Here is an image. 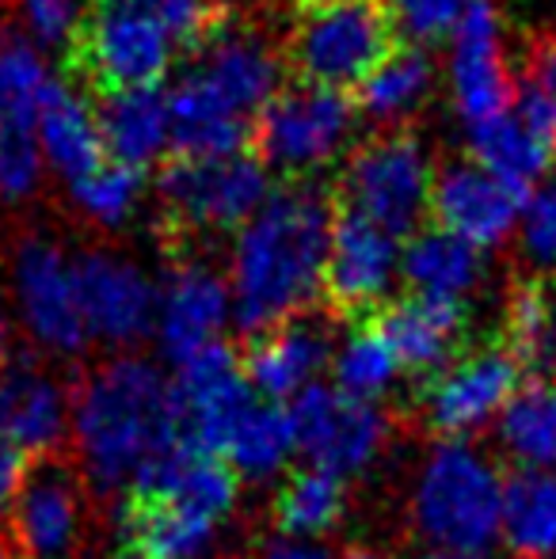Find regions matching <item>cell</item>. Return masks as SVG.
<instances>
[{"label": "cell", "instance_id": "obj_1", "mask_svg": "<svg viewBox=\"0 0 556 559\" xmlns=\"http://www.w3.org/2000/svg\"><path fill=\"white\" fill-rule=\"evenodd\" d=\"M69 435L84 484L127 499L156 464L184 445L176 384L138 354L99 361L73 389Z\"/></svg>", "mask_w": 556, "mask_h": 559}, {"label": "cell", "instance_id": "obj_2", "mask_svg": "<svg viewBox=\"0 0 556 559\" xmlns=\"http://www.w3.org/2000/svg\"><path fill=\"white\" fill-rule=\"evenodd\" d=\"M332 222V199L301 179L271 191L260 214L240 228L229 271L240 335L256 338L309 309L317 289H324Z\"/></svg>", "mask_w": 556, "mask_h": 559}, {"label": "cell", "instance_id": "obj_3", "mask_svg": "<svg viewBox=\"0 0 556 559\" xmlns=\"http://www.w3.org/2000/svg\"><path fill=\"white\" fill-rule=\"evenodd\" d=\"M412 522L435 552L488 556L504 540V476L469 442H438L412 487Z\"/></svg>", "mask_w": 556, "mask_h": 559}, {"label": "cell", "instance_id": "obj_4", "mask_svg": "<svg viewBox=\"0 0 556 559\" xmlns=\"http://www.w3.org/2000/svg\"><path fill=\"white\" fill-rule=\"evenodd\" d=\"M430 191H435V164L409 130H378L351 148L343 164V210L381 225L397 240L416 236L423 228Z\"/></svg>", "mask_w": 556, "mask_h": 559}, {"label": "cell", "instance_id": "obj_5", "mask_svg": "<svg viewBox=\"0 0 556 559\" xmlns=\"http://www.w3.org/2000/svg\"><path fill=\"white\" fill-rule=\"evenodd\" d=\"M393 38L381 0H312L289 35V66L297 81L347 92L393 53Z\"/></svg>", "mask_w": 556, "mask_h": 559}, {"label": "cell", "instance_id": "obj_6", "mask_svg": "<svg viewBox=\"0 0 556 559\" xmlns=\"http://www.w3.org/2000/svg\"><path fill=\"white\" fill-rule=\"evenodd\" d=\"M358 118L363 115L347 92L297 81L256 118V156L268 164V171H282L289 183H301L347 153Z\"/></svg>", "mask_w": 556, "mask_h": 559}, {"label": "cell", "instance_id": "obj_7", "mask_svg": "<svg viewBox=\"0 0 556 559\" xmlns=\"http://www.w3.org/2000/svg\"><path fill=\"white\" fill-rule=\"evenodd\" d=\"M156 194L179 228L240 233L271 199V176L248 148L233 156H176L156 179Z\"/></svg>", "mask_w": 556, "mask_h": 559}, {"label": "cell", "instance_id": "obj_8", "mask_svg": "<svg viewBox=\"0 0 556 559\" xmlns=\"http://www.w3.org/2000/svg\"><path fill=\"white\" fill-rule=\"evenodd\" d=\"M176 38L134 0H96L73 66L104 92L156 88L176 58Z\"/></svg>", "mask_w": 556, "mask_h": 559}, {"label": "cell", "instance_id": "obj_9", "mask_svg": "<svg viewBox=\"0 0 556 559\" xmlns=\"http://www.w3.org/2000/svg\"><path fill=\"white\" fill-rule=\"evenodd\" d=\"M8 514L4 533L15 559H84L88 552V484L76 461L61 453L31 464Z\"/></svg>", "mask_w": 556, "mask_h": 559}, {"label": "cell", "instance_id": "obj_10", "mask_svg": "<svg viewBox=\"0 0 556 559\" xmlns=\"http://www.w3.org/2000/svg\"><path fill=\"white\" fill-rule=\"evenodd\" d=\"M297 449L309 456V468L351 479L366 472L389 442V415L378 404L347 396L335 384H309L289 404Z\"/></svg>", "mask_w": 556, "mask_h": 559}, {"label": "cell", "instance_id": "obj_11", "mask_svg": "<svg viewBox=\"0 0 556 559\" xmlns=\"http://www.w3.org/2000/svg\"><path fill=\"white\" fill-rule=\"evenodd\" d=\"M522 361L507 346L461 354L450 369L423 384V423L446 442L488 427L522 389Z\"/></svg>", "mask_w": 556, "mask_h": 559}, {"label": "cell", "instance_id": "obj_12", "mask_svg": "<svg viewBox=\"0 0 556 559\" xmlns=\"http://www.w3.org/2000/svg\"><path fill=\"white\" fill-rule=\"evenodd\" d=\"M401 240L381 225L335 210L332 243L324 266V297L332 312L366 324L389 305V289L401 271Z\"/></svg>", "mask_w": 556, "mask_h": 559}, {"label": "cell", "instance_id": "obj_13", "mask_svg": "<svg viewBox=\"0 0 556 559\" xmlns=\"http://www.w3.org/2000/svg\"><path fill=\"white\" fill-rule=\"evenodd\" d=\"M176 400H179V423H184V442L199 453L222 456L229 445L237 423L256 404V389L248 384L240 354L229 343H210L184 366H176Z\"/></svg>", "mask_w": 556, "mask_h": 559}, {"label": "cell", "instance_id": "obj_14", "mask_svg": "<svg viewBox=\"0 0 556 559\" xmlns=\"http://www.w3.org/2000/svg\"><path fill=\"white\" fill-rule=\"evenodd\" d=\"M12 289L20 305L23 328L43 350L81 354L88 346V328L76 301L73 263L58 243L31 236L20 243L12 263Z\"/></svg>", "mask_w": 556, "mask_h": 559}, {"label": "cell", "instance_id": "obj_15", "mask_svg": "<svg viewBox=\"0 0 556 559\" xmlns=\"http://www.w3.org/2000/svg\"><path fill=\"white\" fill-rule=\"evenodd\" d=\"M73 282L88 338L107 346H134L156 328L161 294L130 259L115 251H81L73 259Z\"/></svg>", "mask_w": 556, "mask_h": 559}, {"label": "cell", "instance_id": "obj_16", "mask_svg": "<svg viewBox=\"0 0 556 559\" xmlns=\"http://www.w3.org/2000/svg\"><path fill=\"white\" fill-rule=\"evenodd\" d=\"M73 430V392L43 358L20 354L0 373V442L27 461L58 456Z\"/></svg>", "mask_w": 556, "mask_h": 559}, {"label": "cell", "instance_id": "obj_17", "mask_svg": "<svg viewBox=\"0 0 556 559\" xmlns=\"http://www.w3.org/2000/svg\"><path fill=\"white\" fill-rule=\"evenodd\" d=\"M522 202H527V194L499 183L473 156L469 160H461V156L446 160L435 171L430 214H435L438 228L461 236L476 251L499 248V243H507L519 233Z\"/></svg>", "mask_w": 556, "mask_h": 559}, {"label": "cell", "instance_id": "obj_18", "mask_svg": "<svg viewBox=\"0 0 556 559\" xmlns=\"http://www.w3.org/2000/svg\"><path fill=\"white\" fill-rule=\"evenodd\" d=\"M450 96L469 126L507 115V104L514 99L504 23L492 0H476L450 35Z\"/></svg>", "mask_w": 556, "mask_h": 559}, {"label": "cell", "instance_id": "obj_19", "mask_svg": "<svg viewBox=\"0 0 556 559\" xmlns=\"http://www.w3.org/2000/svg\"><path fill=\"white\" fill-rule=\"evenodd\" d=\"M187 73H194L229 111L256 122L282 92V61L275 46L245 27H214L199 46Z\"/></svg>", "mask_w": 556, "mask_h": 559}, {"label": "cell", "instance_id": "obj_20", "mask_svg": "<svg viewBox=\"0 0 556 559\" xmlns=\"http://www.w3.org/2000/svg\"><path fill=\"white\" fill-rule=\"evenodd\" d=\"M332 320L301 312L271 332L248 338L240 366H245L248 384L260 400H268V404L289 400L294 404L309 384H317L320 369L332 366Z\"/></svg>", "mask_w": 556, "mask_h": 559}, {"label": "cell", "instance_id": "obj_21", "mask_svg": "<svg viewBox=\"0 0 556 559\" xmlns=\"http://www.w3.org/2000/svg\"><path fill=\"white\" fill-rule=\"evenodd\" d=\"M233 320V289L214 266L179 263L168 274L156 305V335L161 350L176 366L206 350L222 338V328Z\"/></svg>", "mask_w": 556, "mask_h": 559}, {"label": "cell", "instance_id": "obj_22", "mask_svg": "<svg viewBox=\"0 0 556 559\" xmlns=\"http://www.w3.org/2000/svg\"><path fill=\"white\" fill-rule=\"evenodd\" d=\"M366 324L386 338L404 373L435 381L442 369L453 366V350L465 335V305L409 294L401 301H389Z\"/></svg>", "mask_w": 556, "mask_h": 559}, {"label": "cell", "instance_id": "obj_23", "mask_svg": "<svg viewBox=\"0 0 556 559\" xmlns=\"http://www.w3.org/2000/svg\"><path fill=\"white\" fill-rule=\"evenodd\" d=\"M222 522L168 495H127L119 499V552L134 559H202Z\"/></svg>", "mask_w": 556, "mask_h": 559}, {"label": "cell", "instance_id": "obj_24", "mask_svg": "<svg viewBox=\"0 0 556 559\" xmlns=\"http://www.w3.org/2000/svg\"><path fill=\"white\" fill-rule=\"evenodd\" d=\"M99 133H104L107 160L145 171L171 148V115L168 92L161 88H130L104 92L99 99Z\"/></svg>", "mask_w": 556, "mask_h": 559}, {"label": "cell", "instance_id": "obj_25", "mask_svg": "<svg viewBox=\"0 0 556 559\" xmlns=\"http://www.w3.org/2000/svg\"><path fill=\"white\" fill-rule=\"evenodd\" d=\"M43 160L50 164L58 176L69 179V187L81 183L84 176L99 171L107 164L104 133H99V118L92 104L69 84H54L46 96L43 111L35 126Z\"/></svg>", "mask_w": 556, "mask_h": 559}, {"label": "cell", "instance_id": "obj_26", "mask_svg": "<svg viewBox=\"0 0 556 559\" xmlns=\"http://www.w3.org/2000/svg\"><path fill=\"white\" fill-rule=\"evenodd\" d=\"M168 115H171V148L176 156H233L245 153L252 141L256 122L240 118L237 111L222 104L194 73L176 81L168 92Z\"/></svg>", "mask_w": 556, "mask_h": 559}, {"label": "cell", "instance_id": "obj_27", "mask_svg": "<svg viewBox=\"0 0 556 559\" xmlns=\"http://www.w3.org/2000/svg\"><path fill=\"white\" fill-rule=\"evenodd\" d=\"M401 274L412 294L465 305V297H473L484 282V259L461 236L438 225H423L416 236L404 240Z\"/></svg>", "mask_w": 556, "mask_h": 559}, {"label": "cell", "instance_id": "obj_28", "mask_svg": "<svg viewBox=\"0 0 556 559\" xmlns=\"http://www.w3.org/2000/svg\"><path fill=\"white\" fill-rule=\"evenodd\" d=\"M435 81V58L423 46H393V53L355 88V107L381 130H401V122L423 111Z\"/></svg>", "mask_w": 556, "mask_h": 559}, {"label": "cell", "instance_id": "obj_29", "mask_svg": "<svg viewBox=\"0 0 556 559\" xmlns=\"http://www.w3.org/2000/svg\"><path fill=\"white\" fill-rule=\"evenodd\" d=\"M504 540L519 559L556 556V468H519L504 479Z\"/></svg>", "mask_w": 556, "mask_h": 559}, {"label": "cell", "instance_id": "obj_30", "mask_svg": "<svg viewBox=\"0 0 556 559\" xmlns=\"http://www.w3.org/2000/svg\"><path fill=\"white\" fill-rule=\"evenodd\" d=\"M469 153L484 171H492L499 183H507L519 194L534 191L545 171H549V164L556 160L549 148L530 138L527 126L511 111L488 118L481 126H469Z\"/></svg>", "mask_w": 556, "mask_h": 559}, {"label": "cell", "instance_id": "obj_31", "mask_svg": "<svg viewBox=\"0 0 556 559\" xmlns=\"http://www.w3.org/2000/svg\"><path fill=\"white\" fill-rule=\"evenodd\" d=\"M343 514H347V479L320 468L289 472L271 507V518L286 540L324 537L340 525Z\"/></svg>", "mask_w": 556, "mask_h": 559}, {"label": "cell", "instance_id": "obj_32", "mask_svg": "<svg viewBox=\"0 0 556 559\" xmlns=\"http://www.w3.org/2000/svg\"><path fill=\"white\" fill-rule=\"evenodd\" d=\"M54 84L58 81L31 38L0 31V130H35Z\"/></svg>", "mask_w": 556, "mask_h": 559}, {"label": "cell", "instance_id": "obj_33", "mask_svg": "<svg viewBox=\"0 0 556 559\" xmlns=\"http://www.w3.org/2000/svg\"><path fill=\"white\" fill-rule=\"evenodd\" d=\"M294 449H297V438H294L289 407L256 400L245 412V419L237 423L229 445H225V464H229L237 476L271 479L275 472L286 468Z\"/></svg>", "mask_w": 556, "mask_h": 559}, {"label": "cell", "instance_id": "obj_34", "mask_svg": "<svg viewBox=\"0 0 556 559\" xmlns=\"http://www.w3.org/2000/svg\"><path fill=\"white\" fill-rule=\"evenodd\" d=\"M499 445L519 468H556V412L553 384H522L499 415Z\"/></svg>", "mask_w": 556, "mask_h": 559}, {"label": "cell", "instance_id": "obj_35", "mask_svg": "<svg viewBox=\"0 0 556 559\" xmlns=\"http://www.w3.org/2000/svg\"><path fill=\"white\" fill-rule=\"evenodd\" d=\"M507 350L542 373L556 377V286L522 282L507 297Z\"/></svg>", "mask_w": 556, "mask_h": 559}, {"label": "cell", "instance_id": "obj_36", "mask_svg": "<svg viewBox=\"0 0 556 559\" xmlns=\"http://www.w3.org/2000/svg\"><path fill=\"white\" fill-rule=\"evenodd\" d=\"M397 373H401V361L370 324H358L332 358L335 389L363 400V404H378L393 389Z\"/></svg>", "mask_w": 556, "mask_h": 559}, {"label": "cell", "instance_id": "obj_37", "mask_svg": "<svg viewBox=\"0 0 556 559\" xmlns=\"http://www.w3.org/2000/svg\"><path fill=\"white\" fill-rule=\"evenodd\" d=\"M141 191H145V176L138 168L107 160L99 171H92L81 183H73V202L88 222L104 228H119L134 217Z\"/></svg>", "mask_w": 556, "mask_h": 559}, {"label": "cell", "instance_id": "obj_38", "mask_svg": "<svg viewBox=\"0 0 556 559\" xmlns=\"http://www.w3.org/2000/svg\"><path fill=\"white\" fill-rule=\"evenodd\" d=\"M92 8H96V0H15V15H20L31 43L38 50L66 53L69 61L81 50Z\"/></svg>", "mask_w": 556, "mask_h": 559}, {"label": "cell", "instance_id": "obj_39", "mask_svg": "<svg viewBox=\"0 0 556 559\" xmlns=\"http://www.w3.org/2000/svg\"><path fill=\"white\" fill-rule=\"evenodd\" d=\"M473 4L476 0H381L393 35L404 38V46H423V50L438 38H450Z\"/></svg>", "mask_w": 556, "mask_h": 559}, {"label": "cell", "instance_id": "obj_40", "mask_svg": "<svg viewBox=\"0 0 556 559\" xmlns=\"http://www.w3.org/2000/svg\"><path fill=\"white\" fill-rule=\"evenodd\" d=\"M43 148L35 130H0V199L23 202L43 183Z\"/></svg>", "mask_w": 556, "mask_h": 559}, {"label": "cell", "instance_id": "obj_41", "mask_svg": "<svg viewBox=\"0 0 556 559\" xmlns=\"http://www.w3.org/2000/svg\"><path fill=\"white\" fill-rule=\"evenodd\" d=\"M519 251L537 271H556V183L534 187L522 202Z\"/></svg>", "mask_w": 556, "mask_h": 559}, {"label": "cell", "instance_id": "obj_42", "mask_svg": "<svg viewBox=\"0 0 556 559\" xmlns=\"http://www.w3.org/2000/svg\"><path fill=\"white\" fill-rule=\"evenodd\" d=\"M511 115L527 126V133L537 145H545L556 156V88L545 76H537L534 69L514 84Z\"/></svg>", "mask_w": 556, "mask_h": 559}, {"label": "cell", "instance_id": "obj_43", "mask_svg": "<svg viewBox=\"0 0 556 559\" xmlns=\"http://www.w3.org/2000/svg\"><path fill=\"white\" fill-rule=\"evenodd\" d=\"M134 4L149 8L179 46H199L217 27L210 0H134Z\"/></svg>", "mask_w": 556, "mask_h": 559}, {"label": "cell", "instance_id": "obj_44", "mask_svg": "<svg viewBox=\"0 0 556 559\" xmlns=\"http://www.w3.org/2000/svg\"><path fill=\"white\" fill-rule=\"evenodd\" d=\"M31 464H35V461H27L20 449L0 442V514H8V507L20 499L23 484H27Z\"/></svg>", "mask_w": 556, "mask_h": 559}, {"label": "cell", "instance_id": "obj_45", "mask_svg": "<svg viewBox=\"0 0 556 559\" xmlns=\"http://www.w3.org/2000/svg\"><path fill=\"white\" fill-rule=\"evenodd\" d=\"M260 559H340L335 552H328V548L312 545V540H271L268 548L260 552Z\"/></svg>", "mask_w": 556, "mask_h": 559}, {"label": "cell", "instance_id": "obj_46", "mask_svg": "<svg viewBox=\"0 0 556 559\" xmlns=\"http://www.w3.org/2000/svg\"><path fill=\"white\" fill-rule=\"evenodd\" d=\"M530 69H534L537 76H545V81H549L553 88H556V38H553L549 46H545L542 53H537V58H534V66H530Z\"/></svg>", "mask_w": 556, "mask_h": 559}, {"label": "cell", "instance_id": "obj_47", "mask_svg": "<svg viewBox=\"0 0 556 559\" xmlns=\"http://www.w3.org/2000/svg\"><path fill=\"white\" fill-rule=\"evenodd\" d=\"M8 324H4V312H0V373H4V366H8Z\"/></svg>", "mask_w": 556, "mask_h": 559}, {"label": "cell", "instance_id": "obj_48", "mask_svg": "<svg viewBox=\"0 0 556 559\" xmlns=\"http://www.w3.org/2000/svg\"><path fill=\"white\" fill-rule=\"evenodd\" d=\"M343 559H386V556L374 552V548H347V556Z\"/></svg>", "mask_w": 556, "mask_h": 559}, {"label": "cell", "instance_id": "obj_49", "mask_svg": "<svg viewBox=\"0 0 556 559\" xmlns=\"http://www.w3.org/2000/svg\"><path fill=\"white\" fill-rule=\"evenodd\" d=\"M412 559H461V556H450V552H435V548H427V552L412 556Z\"/></svg>", "mask_w": 556, "mask_h": 559}, {"label": "cell", "instance_id": "obj_50", "mask_svg": "<svg viewBox=\"0 0 556 559\" xmlns=\"http://www.w3.org/2000/svg\"><path fill=\"white\" fill-rule=\"evenodd\" d=\"M553 412H556V381H553Z\"/></svg>", "mask_w": 556, "mask_h": 559}, {"label": "cell", "instance_id": "obj_51", "mask_svg": "<svg viewBox=\"0 0 556 559\" xmlns=\"http://www.w3.org/2000/svg\"><path fill=\"white\" fill-rule=\"evenodd\" d=\"M115 559H134V556H127V552H119V556H115Z\"/></svg>", "mask_w": 556, "mask_h": 559}, {"label": "cell", "instance_id": "obj_52", "mask_svg": "<svg viewBox=\"0 0 556 559\" xmlns=\"http://www.w3.org/2000/svg\"><path fill=\"white\" fill-rule=\"evenodd\" d=\"M549 559H556V556H549Z\"/></svg>", "mask_w": 556, "mask_h": 559}]
</instances>
